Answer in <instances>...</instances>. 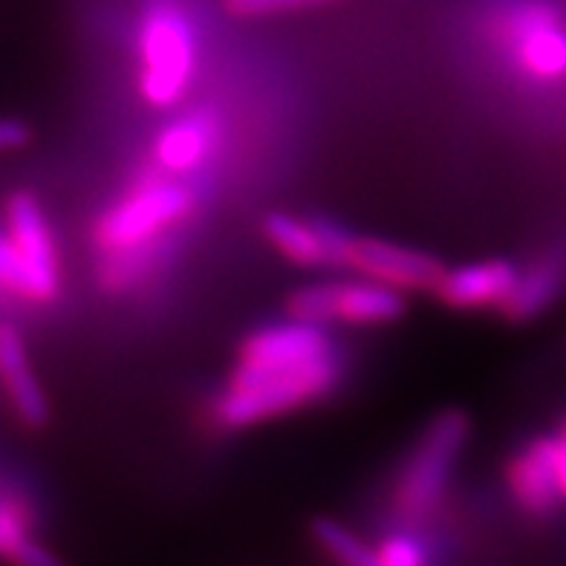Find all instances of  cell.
Wrapping results in <instances>:
<instances>
[{"instance_id":"cell-4","label":"cell","mask_w":566,"mask_h":566,"mask_svg":"<svg viewBox=\"0 0 566 566\" xmlns=\"http://www.w3.org/2000/svg\"><path fill=\"white\" fill-rule=\"evenodd\" d=\"M142 96L154 107H174L195 75V27L174 3H154L139 27Z\"/></svg>"},{"instance_id":"cell-6","label":"cell","mask_w":566,"mask_h":566,"mask_svg":"<svg viewBox=\"0 0 566 566\" xmlns=\"http://www.w3.org/2000/svg\"><path fill=\"white\" fill-rule=\"evenodd\" d=\"M292 318L313 324H390L402 318L405 298L394 286L379 281H327L301 286L286 301Z\"/></svg>"},{"instance_id":"cell-17","label":"cell","mask_w":566,"mask_h":566,"mask_svg":"<svg viewBox=\"0 0 566 566\" xmlns=\"http://www.w3.org/2000/svg\"><path fill=\"white\" fill-rule=\"evenodd\" d=\"M336 0H226V9L231 15L254 18V15H275V12H290V9H310L327 7Z\"/></svg>"},{"instance_id":"cell-5","label":"cell","mask_w":566,"mask_h":566,"mask_svg":"<svg viewBox=\"0 0 566 566\" xmlns=\"http://www.w3.org/2000/svg\"><path fill=\"white\" fill-rule=\"evenodd\" d=\"M469 437V419L457 408L442 410L424 428L417 451L410 454L402 471V480L396 485V506L408 517H422L437 506V500L446 492L451 469Z\"/></svg>"},{"instance_id":"cell-12","label":"cell","mask_w":566,"mask_h":566,"mask_svg":"<svg viewBox=\"0 0 566 566\" xmlns=\"http://www.w3.org/2000/svg\"><path fill=\"white\" fill-rule=\"evenodd\" d=\"M0 373H3V385H7L9 402L15 408V417L27 428H41L50 410H46L44 394L38 388L21 333L12 321H7L0 329Z\"/></svg>"},{"instance_id":"cell-11","label":"cell","mask_w":566,"mask_h":566,"mask_svg":"<svg viewBox=\"0 0 566 566\" xmlns=\"http://www.w3.org/2000/svg\"><path fill=\"white\" fill-rule=\"evenodd\" d=\"M220 139V122L211 111L182 113L154 142L157 165L168 174H186L200 168L214 154Z\"/></svg>"},{"instance_id":"cell-7","label":"cell","mask_w":566,"mask_h":566,"mask_svg":"<svg viewBox=\"0 0 566 566\" xmlns=\"http://www.w3.org/2000/svg\"><path fill=\"white\" fill-rule=\"evenodd\" d=\"M497 38L512 50L514 64L537 82H555L566 75V30L544 3L512 9L500 23Z\"/></svg>"},{"instance_id":"cell-2","label":"cell","mask_w":566,"mask_h":566,"mask_svg":"<svg viewBox=\"0 0 566 566\" xmlns=\"http://www.w3.org/2000/svg\"><path fill=\"white\" fill-rule=\"evenodd\" d=\"M177 174H148L136 179L130 191L102 214L96 223V243L102 254H125L159 247L165 231L186 220L195 197Z\"/></svg>"},{"instance_id":"cell-14","label":"cell","mask_w":566,"mask_h":566,"mask_svg":"<svg viewBox=\"0 0 566 566\" xmlns=\"http://www.w3.org/2000/svg\"><path fill=\"white\" fill-rule=\"evenodd\" d=\"M566 283V254L549 252L544 258H537L530 266V272H523L517 277V286L506 298V304L500 306V313L509 321H532L541 315L552 301L558 298V292Z\"/></svg>"},{"instance_id":"cell-10","label":"cell","mask_w":566,"mask_h":566,"mask_svg":"<svg viewBox=\"0 0 566 566\" xmlns=\"http://www.w3.org/2000/svg\"><path fill=\"white\" fill-rule=\"evenodd\" d=\"M517 266L512 261H480L465 266L446 269L437 295L454 310H480L503 306L517 286Z\"/></svg>"},{"instance_id":"cell-8","label":"cell","mask_w":566,"mask_h":566,"mask_svg":"<svg viewBox=\"0 0 566 566\" xmlns=\"http://www.w3.org/2000/svg\"><path fill=\"white\" fill-rule=\"evenodd\" d=\"M350 269L399 292H437L446 275V266L431 254L396 247L379 238H356Z\"/></svg>"},{"instance_id":"cell-18","label":"cell","mask_w":566,"mask_h":566,"mask_svg":"<svg viewBox=\"0 0 566 566\" xmlns=\"http://www.w3.org/2000/svg\"><path fill=\"white\" fill-rule=\"evenodd\" d=\"M381 566H428L424 560V549L410 535H390L385 537L379 546Z\"/></svg>"},{"instance_id":"cell-9","label":"cell","mask_w":566,"mask_h":566,"mask_svg":"<svg viewBox=\"0 0 566 566\" xmlns=\"http://www.w3.org/2000/svg\"><path fill=\"white\" fill-rule=\"evenodd\" d=\"M509 492L517 500V506L530 514H549L564 503L558 483V465H555V446L549 437H537L512 457L506 469Z\"/></svg>"},{"instance_id":"cell-1","label":"cell","mask_w":566,"mask_h":566,"mask_svg":"<svg viewBox=\"0 0 566 566\" xmlns=\"http://www.w3.org/2000/svg\"><path fill=\"white\" fill-rule=\"evenodd\" d=\"M342 379V358L313 321H277L254 329L240 347V361L214 402L223 428H247L298 410L327 396Z\"/></svg>"},{"instance_id":"cell-16","label":"cell","mask_w":566,"mask_h":566,"mask_svg":"<svg viewBox=\"0 0 566 566\" xmlns=\"http://www.w3.org/2000/svg\"><path fill=\"white\" fill-rule=\"evenodd\" d=\"M313 537L321 549L327 552L329 558L338 566H381L379 552L367 546L358 535H353L347 526L329 517H315Z\"/></svg>"},{"instance_id":"cell-13","label":"cell","mask_w":566,"mask_h":566,"mask_svg":"<svg viewBox=\"0 0 566 566\" xmlns=\"http://www.w3.org/2000/svg\"><path fill=\"white\" fill-rule=\"evenodd\" d=\"M0 552L9 566H64L59 555L35 541L30 503L27 497H18L12 480H7L0 500Z\"/></svg>"},{"instance_id":"cell-3","label":"cell","mask_w":566,"mask_h":566,"mask_svg":"<svg viewBox=\"0 0 566 566\" xmlns=\"http://www.w3.org/2000/svg\"><path fill=\"white\" fill-rule=\"evenodd\" d=\"M0 283L7 295L46 304L59 295V258L35 197L15 191L3 211L0 238Z\"/></svg>"},{"instance_id":"cell-20","label":"cell","mask_w":566,"mask_h":566,"mask_svg":"<svg viewBox=\"0 0 566 566\" xmlns=\"http://www.w3.org/2000/svg\"><path fill=\"white\" fill-rule=\"evenodd\" d=\"M552 446H555V465H558V483L560 497L566 503V417H560L558 428L552 433Z\"/></svg>"},{"instance_id":"cell-15","label":"cell","mask_w":566,"mask_h":566,"mask_svg":"<svg viewBox=\"0 0 566 566\" xmlns=\"http://www.w3.org/2000/svg\"><path fill=\"white\" fill-rule=\"evenodd\" d=\"M269 243L290 258L292 263L298 266H327V252H324V243H321V234L313 223L298 220L292 214H269L266 223H263Z\"/></svg>"},{"instance_id":"cell-19","label":"cell","mask_w":566,"mask_h":566,"mask_svg":"<svg viewBox=\"0 0 566 566\" xmlns=\"http://www.w3.org/2000/svg\"><path fill=\"white\" fill-rule=\"evenodd\" d=\"M30 142V127L23 125L21 119H7L0 125V145L7 150H18Z\"/></svg>"}]
</instances>
